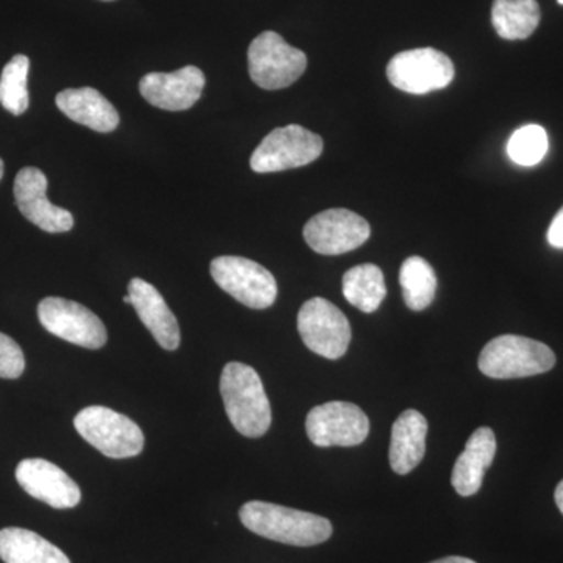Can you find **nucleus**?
I'll list each match as a JSON object with an SVG mask.
<instances>
[{
	"mask_svg": "<svg viewBox=\"0 0 563 563\" xmlns=\"http://www.w3.org/2000/svg\"><path fill=\"white\" fill-rule=\"evenodd\" d=\"M25 369L24 352L20 344L0 332V377L18 379Z\"/></svg>",
	"mask_w": 563,
	"mask_h": 563,
	"instance_id": "nucleus-26",
	"label": "nucleus"
},
{
	"mask_svg": "<svg viewBox=\"0 0 563 563\" xmlns=\"http://www.w3.org/2000/svg\"><path fill=\"white\" fill-rule=\"evenodd\" d=\"M210 273L221 290L250 309H268L276 302L277 282L261 263L222 255L210 263Z\"/></svg>",
	"mask_w": 563,
	"mask_h": 563,
	"instance_id": "nucleus-6",
	"label": "nucleus"
},
{
	"mask_svg": "<svg viewBox=\"0 0 563 563\" xmlns=\"http://www.w3.org/2000/svg\"><path fill=\"white\" fill-rule=\"evenodd\" d=\"M3 169H5V166H3V161L0 158V180H2L3 177Z\"/></svg>",
	"mask_w": 563,
	"mask_h": 563,
	"instance_id": "nucleus-30",
	"label": "nucleus"
},
{
	"mask_svg": "<svg viewBox=\"0 0 563 563\" xmlns=\"http://www.w3.org/2000/svg\"><path fill=\"white\" fill-rule=\"evenodd\" d=\"M431 563H476L472 561V559L459 558V555H451V558L439 559V561H433Z\"/></svg>",
	"mask_w": 563,
	"mask_h": 563,
	"instance_id": "nucleus-28",
	"label": "nucleus"
},
{
	"mask_svg": "<svg viewBox=\"0 0 563 563\" xmlns=\"http://www.w3.org/2000/svg\"><path fill=\"white\" fill-rule=\"evenodd\" d=\"M399 284L402 287L404 301L413 312L428 309L435 299V272L429 262L417 255L404 261L399 272Z\"/></svg>",
	"mask_w": 563,
	"mask_h": 563,
	"instance_id": "nucleus-23",
	"label": "nucleus"
},
{
	"mask_svg": "<svg viewBox=\"0 0 563 563\" xmlns=\"http://www.w3.org/2000/svg\"><path fill=\"white\" fill-rule=\"evenodd\" d=\"M298 331L310 351L329 361H339L350 347V321L328 299L313 298L303 303L298 313Z\"/></svg>",
	"mask_w": 563,
	"mask_h": 563,
	"instance_id": "nucleus-8",
	"label": "nucleus"
},
{
	"mask_svg": "<svg viewBox=\"0 0 563 563\" xmlns=\"http://www.w3.org/2000/svg\"><path fill=\"white\" fill-rule=\"evenodd\" d=\"M322 150L321 136L301 125L274 129L252 154L251 168L258 174L301 168L320 158Z\"/></svg>",
	"mask_w": 563,
	"mask_h": 563,
	"instance_id": "nucleus-7",
	"label": "nucleus"
},
{
	"mask_svg": "<svg viewBox=\"0 0 563 563\" xmlns=\"http://www.w3.org/2000/svg\"><path fill=\"white\" fill-rule=\"evenodd\" d=\"M496 455V435L490 428H479L466 442L455 462L451 483L461 496H473L483 487L485 472Z\"/></svg>",
	"mask_w": 563,
	"mask_h": 563,
	"instance_id": "nucleus-18",
	"label": "nucleus"
},
{
	"mask_svg": "<svg viewBox=\"0 0 563 563\" xmlns=\"http://www.w3.org/2000/svg\"><path fill=\"white\" fill-rule=\"evenodd\" d=\"M0 559L5 563H70L60 548L22 528L0 531Z\"/></svg>",
	"mask_w": 563,
	"mask_h": 563,
	"instance_id": "nucleus-20",
	"label": "nucleus"
},
{
	"mask_svg": "<svg viewBox=\"0 0 563 563\" xmlns=\"http://www.w3.org/2000/svg\"><path fill=\"white\" fill-rule=\"evenodd\" d=\"M250 76L263 90H282L301 79L307 55L290 46L279 33L263 32L247 49Z\"/></svg>",
	"mask_w": 563,
	"mask_h": 563,
	"instance_id": "nucleus-5",
	"label": "nucleus"
},
{
	"mask_svg": "<svg viewBox=\"0 0 563 563\" xmlns=\"http://www.w3.org/2000/svg\"><path fill=\"white\" fill-rule=\"evenodd\" d=\"M55 102L69 120L92 131L109 133L120 124V113L95 88H69L58 92Z\"/></svg>",
	"mask_w": 563,
	"mask_h": 563,
	"instance_id": "nucleus-17",
	"label": "nucleus"
},
{
	"mask_svg": "<svg viewBox=\"0 0 563 563\" xmlns=\"http://www.w3.org/2000/svg\"><path fill=\"white\" fill-rule=\"evenodd\" d=\"M369 233L372 229L368 222L346 209L321 211L303 228L307 244L322 255H340L357 250L369 239Z\"/></svg>",
	"mask_w": 563,
	"mask_h": 563,
	"instance_id": "nucleus-12",
	"label": "nucleus"
},
{
	"mask_svg": "<svg viewBox=\"0 0 563 563\" xmlns=\"http://www.w3.org/2000/svg\"><path fill=\"white\" fill-rule=\"evenodd\" d=\"M343 295L361 312H376L387 296L383 269L373 263L354 266L343 276Z\"/></svg>",
	"mask_w": 563,
	"mask_h": 563,
	"instance_id": "nucleus-22",
	"label": "nucleus"
},
{
	"mask_svg": "<svg viewBox=\"0 0 563 563\" xmlns=\"http://www.w3.org/2000/svg\"><path fill=\"white\" fill-rule=\"evenodd\" d=\"M124 302H125V303H132L131 296H129V295H128V296H125V298H124Z\"/></svg>",
	"mask_w": 563,
	"mask_h": 563,
	"instance_id": "nucleus-31",
	"label": "nucleus"
},
{
	"mask_svg": "<svg viewBox=\"0 0 563 563\" xmlns=\"http://www.w3.org/2000/svg\"><path fill=\"white\" fill-rule=\"evenodd\" d=\"M43 328L52 335L87 350H101L107 343V329L98 314L76 301L44 298L38 306Z\"/></svg>",
	"mask_w": 563,
	"mask_h": 563,
	"instance_id": "nucleus-11",
	"label": "nucleus"
},
{
	"mask_svg": "<svg viewBox=\"0 0 563 563\" xmlns=\"http://www.w3.org/2000/svg\"><path fill=\"white\" fill-rule=\"evenodd\" d=\"M307 435L314 446H357L369 433V420L355 404L332 401L313 407L307 415Z\"/></svg>",
	"mask_w": 563,
	"mask_h": 563,
	"instance_id": "nucleus-10",
	"label": "nucleus"
},
{
	"mask_svg": "<svg viewBox=\"0 0 563 563\" xmlns=\"http://www.w3.org/2000/svg\"><path fill=\"white\" fill-rule=\"evenodd\" d=\"M16 481L29 495L54 509H73L81 499L79 485L44 459L22 461L16 468Z\"/></svg>",
	"mask_w": 563,
	"mask_h": 563,
	"instance_id": "nucleus-15",
	"label": "nucleus"
},
{
	"mask_svg": "<svg viewBox=\"0 0 563 563\" xmlns=\"http://www.w3.org/2000/svg\"><path fill=\"white\" fill-rule=\"evenodd\" d=\"M220 390L225 413L236 432L247 439H258L272 426V404L263 388L261 376L250 365L231 362L221 374Z\"/></svg>",
	"mask_w": 563,
	"mask_h": 563,
	"instance_id": "nucleus-2",
	"label": "nucleus"
},
{
	"mask_svg": "<svg viewBox=\"0 0 563 563\" xmlns=\"http://www.w3.org/2000/svg\"><path fill=\"white\" fill-rule=\"evenodd\" d=\"M128 290L133 309L155 342L161 344L163 350L176 351L180 344L179 322L157 288L150 282L135 277L129 282Z\"/></svg>",
	"mask_w": 563,
	"mask_h": 563,
	"instance_id": "nucleus-16",
	"label": "nucleus"
},
{
	"mask_svg": "<svg viewBox=\"0 0 563 563\" xmlns=\"http://www.w3.org/2000/svg\"><path fill=\"white\" fill-rule=\"evenodd\" d=\"M428 421L418 410L399 415L391 429L390 465L396 474H409L426 454Z\"/></svg>",
	"mask_w": 563,
	"mask_h": 563,
	"instance_id": "nucleus-19",
	"label": "nucleus"
},
{
	"mask_svg": "<svg viewBox=\"0 0 563 563\" xmlns=\"http://www.w3.org/2000/svg\"><path fill=\"white\" fill-rule=\"evenodd\" d=\"M540 7L537 0H495L492 22L504 40H526L540 24Z\"/></svg>",
	"mask_w": 563,
	"mask_h": 563,
	"instance_id": "nucleus-21",
	"label": "nucleus"
},
{
	"mask_svg": "<svg viewBox=\"0 0 563 563\" xmlns=\"http://www.w3.org/2000/svg\"><path fill=\"white\" fill-rule=\"evenodd\" d=\"M47 177L38 168L21 169L14 179V199L18 209L32 224L49 233L68 232L74 228V218L68 210L54 206L47 199Z\"/></svg>",
	"mask_w": 563,
	"mask_h": 563,
	"instance_id": "nucleus-13",
	"label": "nucleus"
},
{
	"mask_svg": "<svg viewBox=\"0 0 563 563\" xmlns=\"http://www.w3.org/2000/svg\"><path fill=\"white\" fill-rule=\"evenodd\" d=\"M103 2H111V0H103Z\"/></svg>",
	"mask_w": 563,
	"mask_h": 563,
	"instance_id": "nucleus-33",
	"label": "nucleus"
},
{
	"mask_svg": "<svg viewBox=\"0 0 563 563\" xmlns=\"http://www.w3.org/2000/svg\"><path fill=\"white\" fill-rule=\"evenodd\" d=\"M206 76L196 66L174 73H151L140 80V92L151 106L168 111L191 109L201 99Z\"/></svg>",
	"mask_w": 563,
	"mask_h": 563,
	"instance_id": "nucleus-14",
	"label": "nucleus"
},
{
	"mask_svg": "<svg viewBox=\"0 0 563 563\" xmlns=\"http://www.w3.org/2000/svg\"><path fill=\"white\" fill-rule=\"evenodd\" d=\"M74 428L85 442L111 459L139 455L144 448V433L131 418L102 406L80 410Z\"/></svg>",
	"mask_w": 563,
	"mask_h": 563,
	"instance_id": "nucleus-4",
	"label": "nucleus"
},
{
	"mask_svg": "<svg viewBox=\"0 0 563 563\" xmlns=\"http://www.w3.org/2000/svg\"><path fill=\"white\" fill-rule=\"evenodd\" d=\"M555 504H558L559 510H561L563 515V481L558 485L554 493Z\"/></svg>",
	"mask_w": 563,
	"mask_h": 563,
	"instance_id": "nucleus-29",
	"label": "nucleus"
},
{
	"mask_svg": "<svg viewBox=\"0 0 563 563\" xmlns=\"http://www.w3.org/2000/svg\"><path fill=\"white\" fill-rule=\"evenodd\" d=\"M31 60L25 55H14L0 77V106L14 117L25 113L29 109L27 77Z\"/></svg>",
	"mask_w": 563,
	"mask_h": 563,
	"instance_id": "nucleus-24",
	"label": "nucleus"
},
{
	"mask_svg": "<svg viewBox=\"0 0 563 563\" xmlns=\"http://www.w3.org/2000/svg\"><path fill=\"white\" fill-rule=\"evenodd\" d=\"M548 243L555 250H563V207L555 214L550 229H548Z\"/></svg>",
	"mask_w": 563,
	"mask_h": 563,
	"instance_id": "nucleus-27",
	"label": "nucleus"
},
{
	"mask_svg": "<svg viewBox=\"0 0 563 563\" xmlns=\"http://www.w3.org/2000/svg\"><path fill=\"white\" fill-rule=\"evenodd\" d=\"M454 74L451 58L432 47L401 52L387 66L393 87L409 95L443 90L454 80Z\"/></svg>",
	"mask_w": 563,
	"mask_h": 563,
	"instance_id": "nucleus-9",
	"label": "nucleus"
},
{
	"mask_svg": "<svg viewBox=\"0 0 563 563\" xmlns=\"http://www.w3.org/2000/svg\"><path fill=\"white\" fill-rule=\"evenodd\" d=\"M559 5H563V0H558Z\"/></svg>",
	"mask_w": 563,
	"mask_h": 563,
	"instance_id": "nucleus-32",
	"label": "nucleus"
},
{
	"mask_svg": "<svg viewBox=\"0 0 563 563\" xmlns=\"http://www.w3.org/2000/svg\"><path fill=\"white\" fill-rule=\"evenodd\" d=\"M548 152V135L542 125L529 124L518 129L507 144V154L521 166H533Z\"/></svg>",
	"mask_w": 563,
	"mask_h": 563,
	"instance_id": "nucleus-25",
	"label": "nucleus"
},
{
	"mask_svg": "<svg viewBox=\"0 0 563 563\" xmlns=\"http://www.w3.org/2000/svg\"><path fill=\"white\" fill-rule=\"evenodd\" d=\"M555 355L550 346L520 335H501L485 344L479 369L492 379H521L551 372Z\"/></svg>",
	"mask_w": 563,
	"mask_h": 563,
	"instance_id": "nucleus-3",
	"label": "nucleus"
},
{
	"mask_svg": "<svg viewBox=\"0 0 563 563\" xmlns=\"http://www.w3.org/2000/svg\"><path fill=\"white\" fill-rule=\"evenodd\" d=\"M240 520L244 528L263 539L291 547H314L328 542L332 536L328 518L272 503L244 504L240 509Z\"/></svg>",
	"mask_w": 563,
	"mask_h": 563,
	"instance_id": "nucleus-1",
	"label": "nucleus"
}]
</instances>
